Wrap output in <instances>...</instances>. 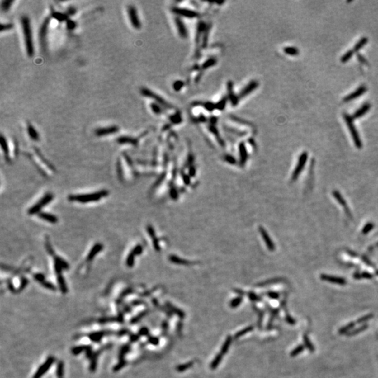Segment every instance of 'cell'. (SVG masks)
I'll return each mask as SVG.
<instances>
[{
	"mask_svg": "<svg viewBox=\"0 0 378 378\" xmlns=\"http://www.w3.org/2000/svg\"><path fill=\"white\" fill-rule=\"evenodd\" d=\"M174 22H175V25L177 30V32L179 33V35L181 36L182 38L186 39L188 37V30L187 29V27H186V25H184V22L182 21V20L180 18V17L177 16V18L174 19Z\"/></svg>",
	"mask_w": 378,
	"mask_h": 378,
	"instance_id": "16",
	"label": "cell"
},
{
	"mask_svg": "<svg viewBox=\"0 0 378 378\" xmlns=\"http://www.w3.org/2000/svg\"><path fill=\"white\" fill-rule=\"evenodd\" d=\"M53 199V195L52 193H46L45 196H44L43 197H41L40 200H39L35 205H34L32 207L30 208V210L27 211V214H30V215L39 214V211L43 208V207L47 205L50 202H51Z\"/></svg>",
	"mask_w": 378,
	"mask_h": 378,
	"instance_id": "5",
	"label": "cell"
},
{
	"mask_svg": "<svg viewBox=\"0 0 378 378\" xmlns=\"http://www.w3.org/2000/svg\"><path fill=\"white\" fill-rule=\"evenodd\" d=\"M371 105L370 103L367 102L363 104L359 109H358L357 111L354 113V114L352 115V117H353L354 119H357V118H361L363 116H364L366 113L371 109Z\"/></svg>",
	"mask_w": 378,
	"mask_h": 378,
	"instance_id": "18",
	"label": "cell"
},
{
	"mask_svg": "<svg viewBox=\"0 0 378 378\" xmlns=\"http://www.w3.org/2000/svg\"><path fill=\"white\" fill-rule=\"evenodd\" d=\"M54 361H55L54 357H49V358H48L47 360L46 361V362H44L43 364H42L40 367H39L38 371L36 372V373L35 374V376H34L33 378H41L42 376H43V375L44 373H46L50 366H52L53 362H54Z\"/></svg>",
	"mask_w": 378,
	"mask_h": 378,
	"instance_id": "12",
	"label": "cell"
},
{
	"mask_svg": "<svg viewBox=\"0 0 378 378\" xmlns=\"http://www.w3.org/2000/svg\"><path fill=\"white\" fill-rule=\"evenodd\" d=\"M41 284L43 285V286L44 287H46V289H50V290H55V286H53V285L51 283L48 282V281H44V282L41 283Z\"/></svg>",
	"mask_w": 378,
	"mask_h": 378,
	"instance_id": "47",
	"label": "cell"
},
{
	"mask_svg": "<svg viewBox=\"0 0 378 378\" xmlns=\"http://www.w3.org/2000/svg\"><path fill=\"white\" fill-rule=\"evenodd\" d=\"M366 91H367V87H366L365 85L361 86L359 87V88L356 89V91L352 92L350 94L345 96V97L343 98V102H351L352 100H355V99L361 97V96L363 94H364Z\"/></svg>",
	"mask_w": 378,
	"mask_h": 378,
	"instance_id": "13",
	"label": "cell"
},
{
	"mask_svg": "<svg viewBox=\"0 0 378 378\" xmlns=\"http://www.w3.org/2000/svg\"><path fill=\"white\" fill-rule=\"evenodd\" d=\"M125 362L123 360L121 361L119 363H118V364L116 366H115V367H114V371H119L120 368H122L123 367V366H125Z\"/></svg>",
	"mask_w": 378,
	"mask_h": 378,
	"instance_id": "48",
	"label": "cell"
},
{
	"mask_svg": "<svg viewBox=\"0 0 378 378\" xmlns=\"http://www.w3.org/2000/svg\"><path fill=\"white\" fill-rule=\"evenodd\" d=\"M354 53V51L353 50V49H350V50H347V51L345 53H344L343 55L340 58L341 63H347V62L352 58Z\"/></svg>",
	"mask_w": 378,
	"mask_h": 378,
	"instance_id": "29",
	"label": "cell"
},
{
	"mask_svg": "<svg viewBox=\"0 0 378 378\" xmlns=\"http://www.w3.org/2000/svg\"><path fill=\"white\" fill-rule=\"evenodd\" d=\"M343 118L347 124V127H348L349 132H350L351 136L352 137V139H353L355 146H356L357 148L361 149L362 147V145H363L362 142H361V140L359 134L357 131L356 126H355V125H354L353 117H352V116H350L349 114H347V113H344Z\"/></svg>",
	"mask_w": 378,
	"mask_h": 378,
	"instance_id": "3",
	"label": "cell"
},
{
	"mask_svg": "<svg viewBox=\"0 0 378 378\" xmlns=\"http://www.w3.org/2000/svg\"><path fill=\"white\" fill-rule=\"evenodd\" d=\"M333 196H334L335 198L338 200V202H339L341 205H343V207H345L346 211H347V204H346V202H345V200H344L343 197L342 196H341V195L340 194L339 192L335 191L333 192Z\"/></svg>",
	"mask_w": 378,
	"mask_h": 378,
	"instance_id": "33",
	"label": "cell"
},
{
	"mask_svg": "<svg viewBox=\"0 0 378 378\" xmlns=\"http://www.w3.org/2000/svg\"><path fill=\"white\" fill-rule=\"evenodd\" d=\"M184 86V81H182L181 80H178L176 81L175 82L173 83L172 85V88L175 91H180L182 89L183 87Z\"/></svg>",
	"mask_w": 378,
	"mask_h": 378,
	"instance_id": "36",
	"label": "cell"
},
{
	"mask_svg": "<svg viewBox=\"0 0 378 378\" xmlns=\"http://www.w3.org/2000/svg\"><path fill=\"white\" fill-rule=\"evenodd\" d=\"M88 347L81 346V347H76L74 349H72V353L74 354H78L83 350H86Z\"/></svg>",
	"mask_w": 378,
	"mask_h": 378,
	"instance_id": "43",
	"label": "cell"
},
{
	"mask_svg": "<svg viewBox=\"0 0 378 378\" xmlns=\"http://www.w3.org/2000/svg\"><path fill=\"white\" fill-rule=\"evenodd\" d=\"M227 92H228V99L230 100L231 104L233 106L238 105L239 98L238 95H237L233 90V83L229 81L227 83Z\"/></svg>",
	"mask_w": 378,
	"mask_h": 378,
	"instance_id": "14",
	"label": "cell"
},
{
	"mask_svg": "<svg viewBox=\"0 0 378 378\" xmlns=\"http://www.w3.org/2000/svg\"><path fill=\"white\" fill-rule=\"evenodd\" d=\"M260 232H261V234L262 237H263V238L264 239L265 242H266V244L267 245V248H268V249L270 250H271V251L274 250L275 249V245H274V244H273V242H272L271 239H270L269 235H267V233H266V231L265 230L264 228H260Z\"/></svg>",
	"mask_w": 378,
	"mask_h": 378,
	"instance_id": "22",
	"label": "cell"
},
{
	"mask_svg": "<svg viewBox=\"0 0 378 378\" xmlns=\"http://www.w3.org/2000/svg\"><path fill=\"white\" fill-rule=\"evenodd\" d=\"M34 277H35V280L37 281H39V282H41V284L42 282H44V281H46L45 280L44 275L41 274V273H36V274L34 275Z\"/></svg>",
	"mask_w": 378,
	"mask_h": 378,
	"instance_id": "44",
	"label": "cell"
},
{
	"mask_svg": "<svg viewBox=\"0 0 378 378\" xmlns=\"http://www.w3.org/2000/svg\"><path fill=\"white\" fill-rule=\"evenodd\" d=\"M21 24L22 33H23L25 50H26L27 55L31 58L35 54V48H34L32 27H31L30 18L26 16H22L21 18Z\"/></svg>",
	"mask_w": 378,
	"mask_h": 378,
	"instance_id": "1",
	"label": "cell"
},
{
	"mask_svg": "<svg viewBox=\"0 0 378 378\" xmlns=\"http://www.w3.org/2000/svg\"><path fill=\"white\" fill-rule=\"evenodd\" d=\"M13 1H3L2 2V9L4 11H7L10 9L11 5L13 4Z\"/></svg>",
	"mask_w": 378,
	"mask_h": 378,
	"instance_id": "38",
	"label": "cell"
},
{
	"mask_svg": "<svg viewBox=\"0 0 378 378\" xmlns=\"http://www.w3.org/2000/svg\"><path fill=\"white\" fill-rule=\"evenodd\" d=\"M373 228H374V224H373V223H368V224H366L365 226L363 227L362 233L363 234H367L370 232V231H371Z\"/></svg>",
	"mask_w": 378,
	"mask_h": 378,
	"instance_id": "41",
	"label": "cell"
},
{
	"mask_svg": "<svg viewBox=\"0 0 378 378\" xmlns=\"http://www.w3.org/2000/svg\"><path fill=\"white\" fill-rule=\"evenodd\" d=\"M172 12L176 14L178 17L182 16L187 18H196L200 16V13L196 11L188 9L187 8L173 7L172 8Z\"/></svg>",
	"mask_w": 378,
	"mask_h": 378,
	"instance_id": "7",
	"label": "cell"
},
{
	"mask_svg": "<svg viewBox=\"0 0 378 378\" xmlns=\"http://www.w3.org/2000/svg\"><path fill=\"white\" fill-rule=\"evenodd\" d=\"M127 13L132 27L135 30H140L142 27V23L138 16L137 8L133 5H129L127 8Z\"/></svg>",
	"mask_w": 378,
	"mask_h": 378,
	"instance_id": "6",
	"label": "cell"
},
{
	"mask_svg": "<svg viewBox=\"0 0 378 378\" xmlns=\"http://www.w3.org/2000/svg\"><path fill=\"white\" fill-rule=\"evenodd\" d=\"M143 248L142 245H137L132 249L130 254H128L126 259V265L128 267H132L134 266V261L135 256L140 254L142 252Z\"/></svg>",
	"mask_w": 378,
	"mask_h": 378,
	"instance_id": "15",
	"label": "cell"
},
{
	"mask_svg": "<svg viewBox=\"0 0 378 378\" xmlns=\"http://www.w3.org/2000/svg\"><path fill=\"white\" fill-rule=\"evenodd\" d=\"M109 193V191L107 190H102L91 193L70 195L68 197V200L71 202H76L79 203L93 202L99 201V200L102 199L103 197H107Z\"/></svg>",
	"mask_w": 378,
	"mask_h": 378,
	"instance_id": "2",
	"label": "cell"
},
{
	"mask_svg": "<svg viewBox=\"0 0 378 378\" xmlns=\"http://www.w3.org/2000/svg\"><path fill=\"white\" fill-rule=\"evenodd\" d=\"M321 278H322L324 280L329 281H331V282H334V283L344 284L345 282V280H343V279H341L339 277H331V276H328V275H321Z\"/></svg>",
	"mask_w": 378,
	"mask_h": 378,
	"instance_id": "28",
	"label": "cell"
},
{
	"mask_svg": "<svg viewBox=\"0 0 378 378\" xmlns=\"http://www.w3.org/2000/svg\"><path fill=\"white\" fill-rule=\"evenodd\" d=\"M49 25V19L46 18L42 23L40 30H39V41H40L41 46L43 50H46V36Z\"/></svg>",
	"mask_w": 378,
	"mask_h": 378,
	"instance_id": "9",
	"label": "cell"
},
{
	"mask_svg": "<svg viewBox=\"0 0 378 378\" xmlns=\"http://www.w3.org/2000/svg\"><path fill=\"white\" fill-rule=\"evenodd\" d=\"M368 41V39L367 37H366V36H363V37H362L361 39H360V40L359 41H357V44L354 45V49H353L354 53L359 52V50H360L363 47H364L367 44Z\"/></svg>",
	"mask_w": 378,
	"mask_h": 378,
	"instance_id": "24",
	"label": "cell"
},
{
	"mask_svg": "<svg viewBox=\"0 0 378 378\" xmlns=\"http://www.w3.org/2000/svg\"><path fill=\"white\" fill-rule=\"evenodd\" d=\"M231 119H232L233 121H236V122L240 123V124H242V125H252V124H249L247 122H246V121H245V120H242V119H240V118H238L235 117V116L231 117Z\"/></svg>",
	"mask_w": 378,
	"mask_h": 378,
	"instance_id": "46",
	"label": "cell"
},
{
	"mask_svg": "<svg viewBox=\"0 0 378 378\" xmlns=\"http://www.w3.org/2000/svg\"><path fill=\"white\" fill-rule=\"evenodd\" d=\"M150 107H151V109L152 110V111H153L155 114L160 115L163 113V107L162 106H160L158 104H157L156 102L151 103L150 104Z\"/></svg>",
	"mask_w": 378,
	"mask_h": 378,
	"instance_id": "31",
	"label": "cell"
},
{
	"mask_svg": "<svg viewBox=\"0 0 378 378\" xmlns=\"http://www.w3.org/2000/svg\"><path fill=\"white\" fill-rule=\"evenodd\" d=\"M0 142H1L2 149L3 152H4L6 158H7V159L8 160H9L11 159L10 155H9V152H10L9 146H8L7 139H6L3 135H2V136H1V141H0Z\"/></svg>",
	"mask_w": 378,
	"mask_h": 378,
	"instance_id": "23",
	"label": "cell"
},
{
	"mask_svg": "<svg viewBox=\"0 0 378 378\" xmlns=\"http://www.w3.org/2000/svg\"><path fill=\"white\" fill-rule=\"evenodd\" d=\"M140 92H141V94H142L143 96H144V97L150 98V99H151V100H154L155 102L160 104V105L162 106L163 108H166L168 109H173V106L172 104L166 101L165 99H163L162 97H160V95L155 93L154 92L151 91L150 89H149L147 88H142L140 90Z\"/></svg>",
	"mask_w": 378,
	"mask_h": 378,
	"instance_id": "4",
	"label": "cell"
},
{
	"mask_svg": "<svg viewBox=\"0 0 378 378\" xmlns=\"http://www.w3.org/2000/svg\"><path fill=\"white\" fill-rule=\"evenodd\" d=\"M377 246H378V244H377Z\"/></svg>",
	"mask_w": 378,
	"mask_h": 378,
	"instance_id": "52",
	"label": "cell"
},
{
	"mask_svg": "<svg viewBox=\"0 0 378 378\" xmlns=\"http://www.w3.org/2000/svg\"><path fill=\"white\" fill-rule=\"evenodd\" d=\"M13 27V25L11 23H6V24H2L1 25V32H7L8 30H12Z\"/></svg>",
	"mask_w": 378,
	"mask_h": 378,
	"instance_id": "42",
	"label": "cell"
},
{
	"mask_svg": "<svg viewBox=\"0 0 378 378\" xmlns=\"http://www.w3.org/2000/svg\"><path fill=\"white\" fill-rule=\"evenodd\" d=\"M38 216L41 219L50 223V224H56L58 221V217L52 214L47 212H39L38 214Z\"/></svg>",
	"mask_w": 378,
	"mask_h": 378,
	"instance_id": "19",
	"label": "cell"
},
{
	"mask_svg": "<svg viewBox=\"0 0 378 378\" xmlns=\"http://www.w3.org/2000/svg\"><path fill=\"white\" fill-rule=\"evenodd\" d=\"M217 63V60L216 58H209L208 60H206L204 63L202 64L201 66V69H207L209 68H210L211 67H214V65H216Z\"/></svg>",
	"mask_w": 378,
	"mask_h": 378,
	"instance_id": "27",
	"label": "cell"
},
{
	"mask_svg": "<svg viewBox=\"0 0 378 378\" xmlns=\"http://www.w3.org/2000/svg\"><path fill=\"white\" fill-rule=\"evenodd\" d=\"M258 86H259V84L257 81H256V80L251 81L250 82L248 83L247 85L245 86L244 88L242 89V91L239 92V93L238 95L239 100H240V99H243L244 97H246L247 96H248L249 94L252 93V92H253L256 88H258Z\"/></svg>",
	"mask_w": 378,
	"mask_h": 378,
	"instance_id": "10",
	"label": "cell"
},
{
	"mask_svg": "<svg viewBox=\"0 0 378 378\" xmlns=\"http://www.w3.org/2000/svg\"><path fill=\"white\" fill-rule=\"evenodd\" d=\"M67 27H68L69 29H70V30H74V27H75V25H75V23H74V21H67Z\"/></svg>",
	"mask_w": 378,
	"mask_h": 378,
	"instance_id": "49",
	"label": "cell"
},
{
	"mask_svg": "<svg viewBox=\"0 0 378 378\" xmlns=\"http://www.w3.org/2000/svg\"><path fill=\"white\" fill-rule=\"evenodd\" d=\"M170 120L172 123L173 124H179L182 121V118L179 112H177L176 114H173L170 117Z\"/></svg>",
	"mask_w": 378,
	"mask_h": 378,
	"instance_id": "35",
	"label": "cell"
},
{
	"mask_svg": "<svg viewBox=\"0 0 378 378\" xmlns=\"http://www.w3.org/2000/svg\"><path fill=\"white\" fill-rule=\"evenodd\" d=\"M56 373H57V376L58 378L63 377V374H64V363L63 361L59 362L58 367H57V371H56Z\"/></svg>",
	"mask_w": 378,
	"mask_h": 378,
	"instance_id": "37",
	"label": "cell"
},
{
	"mask_svg": "<svg viewBox=\"0 0 378 378\" xmlns=\"http://www.w3.org/2000/svg\"><path fill=\"white\" fill-rule=\"evenodd\" d=\"M228 100V97H222L221 100L218 102L216 103V109H219V110H220V111H223V110H224L225 108V106H226Z\"/></svg>",
	"mask_w": 378,
	"mask_h": 378,
	"instance_id": "32",
	"label": "cell"
},
{
	"mask_svg": "<svg viewBox=\"0 0 378 378\" xmlns=\"http://www.w3.org/2000/svg\"><path fill=\"white\" fill-rule=\"evenodd\" d=\"M27 133L29 135L30 137L32 139L33 141H36V142H37L39 139V135L38 132L36 131V130L35 129V127H34L32 124L28 123L27 125Z\"/></svg>",
	"mask_w": 378,
	"mask_h": 378,
	"instance_id": "20",
	"label": "cell"
},
{
	"mask_svg": "<svg viewBox=\"0 0 378 378\" xmlns=\"http://www.w3.org/2000/svg\"><path fill=\"white\" fill-rule=\"evenodd\" d=\"M102 335H103L102 333L99 332V333H92L90 335L89 337L91 338V339L92 340L97 342V341H99L101 339L102 337Z\"/></svg>",
	"mask_w": 378,
	"mask_h": 378,
	"instance_id": "39",
	"label": "cell"
},
{
	"mask_svg": "<svg viewBox=\"0 0 378 378\" xmlns=\"http://www.w3.org/2000/svg\"><path fill=\"white\" fill-rule=\"evenodd\" d=\"M118 130H119V128L117 125H111L97 128L95 132L97 137H104L116 133Z\"/></svg>",
	"mask_w": 378,
	"mask_h": 378,
	"instance_id": "11",
	"label": "cell"
},
{
	"mask_svg": "<svg viewBox=\"0 0 378 378\" xmlns=\"http://www.w3.org/2000/svg\"><path fill=\"white\" fill-rule=\"evenodd\" d=\"M117 142L120 144H132L136 145L138 142V139L134 137L128 136H122L117 139Z\"/></svg>",
	"mask_w": 378,
	"mask_h": 378,
	"instance_id": "21",
	"label": "cell"
},
{
	"mask_svg": "<svg viewBox=\"0 0 378 378\" xmlns=\"http://www.w3.org/2000/svg\"><path fill=\"white\" fill-rule=\"evenodd\" d=\"M283 51L288 55L296 56L299 54V49L294 46H286L283 49Z\"/></svg>",
	"mask_w": 378,
	"mask_h": 378,
	"instance_id": "25",
	"label": "cell"
},
{
	"mask_svg": "<svg viewBox=\"0 0 378 378\" xmlns=\"http://www.w3.org/2000/svg\"><path fill=\"white\" fill-rule=\"evenodd\" d=\"M53 17H55V18H57L58 20H60V21H63L67 18V16L64 15L63 13H57L55 12L54 14H53Z\"/></svg>",
	"mask_w": 378,
	"mask_h": 378,
	"instance_id": "45",
	"label": "cell"
},
{
	"mask_svg": "<svg viewBox=\"0 0 378 378\" xmlns=\"http://www.w3.org/2000/svg\"><path fill=\"white\" fill-rule=\"evenodd\" d=\"M357 58L361 64H365V65H369V63H368V61L367 60V59H366L364 56H363L361 54V53H357Z\"/></svg>",
	"mask_w": 378,
	"mask_h": 378,
	"instance_id": "40",
	"label": "cell"
},
{
	"mask_svg": "<svg viewBox=\"0 0 378 378\" xmlns=\"http://www.w3.org/2000/svg\"><path fill=\"white\" fill-rule=\"evenodd\" d=\"M58 281L59 286H60L61 291L63 292V293H67V286H66L65 281H64V278L63 277V276H62L61 275H58Z\"/></svg>",
	"mask_w": 378,
	"mask_h": 378,
	"instance_id": "34",
	"label": "cell"
},
{
	"mask_svg": "<svg viewBox=\"0 0 378 378\" xmlns=\"http://www.w3.org/2000/svg\"><path fill=\"white\" fill-rule=\"evenodd\" d=\"M103 249V245L100 244V243H96L93 247L91 248V249L90 250L89 253H88V255L86 256V261L88 262V263H91V262L93 260L94 258L96 256H97L100 252H101L102 250Z\"/></svg>",
	"mask_w": 378,
	"mask_h": 378,
	"instance_id": "17",
	"label": "cell"
},
{
	"mask_svg": "<svg viewBox=\"0 0 378 378\" xmlns=\"http://www.w3.org/2000/svg\"><path fill=\"white\" fill-rule=\"evenodd\" d=\"M239 156H240V160L242 163H244L247 159V152L244 143H241L239 146Z\"/></svg>",
	"mask_w": 378,
	"mask_h": 378,
	"instance_id": "26",
	"label": "cell"
},
{
	"mask_svg": "<svg viewBox=\"0 0 378 378\" xmlns=\"http://www.w3.org/2000/svg\"><path fill=\"white\" fill-rule=\"evenodd\" d=\"M307 157H308V155H307V152H303V153H302L300 154V157H299L298 165H296L295 170L293 173V175H292L293 181H295V180L297 179L298 176L300 175L302 170H303L305 165V163L307 162Z\"/></svg>",
	"mask_w": 378,
	"mask_h": 378,
	"instance_id": "8",
	"label": "cell"
},
{
	"mask_svg": "<svg viewBox=\"0 0 378 378\" xmlns=\"http://www.w3.org/2000/svg\"><path fill=\"white\" fill-rule=\"evenodd\" d=\"M67 12H68L69 15H74V14H75V13L77 12V11H76L74 8H69V10Z\"/></svg>",
	"mask_w": 378,
	"mask_h": 378,
	"instance_id": "51",
	"label": "cell"
},
{
	"mask_svg": "<svg viewBox=\"0 0 378 378\" xmlns=\"http://www.w3.org/2000/svg\"><path fill=\"white\" fill-rule=\"evenodd\" d=\"M195 104H200V105H202L203 107H205V109H207L208 111H213L214 110L216 109V103H213L211 102H206L204 103H200V102H196Z\"/></svg>",
	"mask_w": 378,
	"mask_h": 378,
	"instance_id": "30",
	"label": "cell"
},
{
	"mask_svg": "<svg viewBox=\"0 0 378 378\" xmlns=\"http://www.w3.org/2000/svg\"><path fill=\"white\" fill-rule=\"evenodd\" d=\"M225 160H226L228 163H235V160L234 159L232 156H226V158H225Z\"/></svg>",
	"mask_w": 378,
	"mask_h": 378,
	"instance_id": "50",
	"label": "cell"
}]
</instances>
